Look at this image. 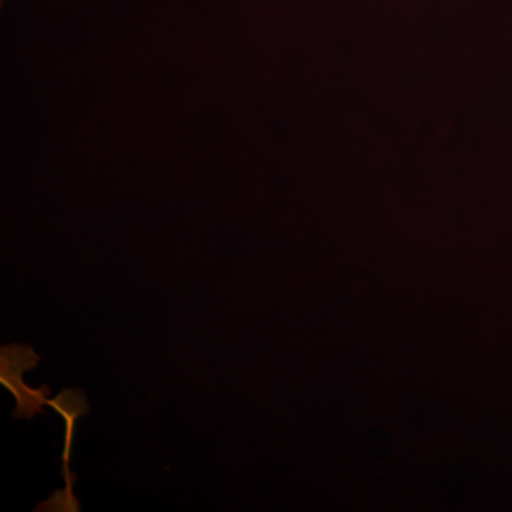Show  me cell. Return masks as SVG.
Returning <instances> with one entry per match:
<instances>
[{
    "label": "cell",
    "instance_id": "obj_1",
    "mask_svg": "<svg viewBox=\"0 0 512 512\" xmlns=\"http://www.w3.org/2000/svg\"><path fill=\"white\" fill-rule=\"evenodd\" d=\"M39 360L40 357L28 345H10L0 349V383L18 403L13 412L15 419H33L37 413L46 414L42 406L50 394L49 386L43 384L40 389H32L22 380L23 372L36 367Z\"/></svg>",
    "mask_w": 512,
    "mask_h": 512
},
{
    "label": "cell",
    "instance_id": "obj_2",
    "mask_svg": "<svg viewBox=\"0 0 512 512\" xmlns=\"http://www.w3.org/2000/svg\"><path fill=\"white\" fill-rule=\"evenodd\" d=\"M47 406L53 407L57 413L62 414L64 423H66V434H64V448H63V470L62 474L66 480L67 500H69L70 510L79 511V503L73 495V483L76 481V476L70 474L69 461L70 454H72V446L74 440V430H76V420L80 416H84L90 412L89 403H87L86 394L83 390H63L56 399H46Z\"/></svg>",
    "mask_w": 512,
    "mask_h": 512
}]
</instances>
